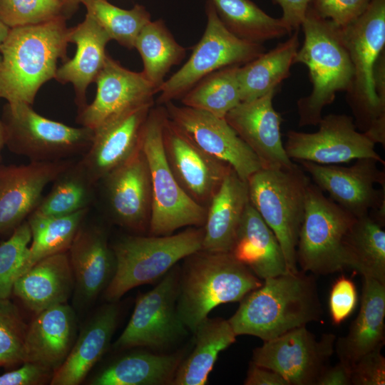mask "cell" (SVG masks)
Instances as JSON below:
<instances>
[{
  "label": "cell",
  "mask_w": 385,
  "mask_h": 385,
  "mask_svg": "<svg viewBox=\"0 0 385 385\" xmlns=\"http://www.w3.org/2000/svg\"><path fill=\"white\" fill-rule=\"evenodd\" d=\"M379 346L361 356L351 367L352 385H384L385 358Z\"/></svg>",
  "instance_id": "cell-46"
},
{
  "label": "cell",
  "mask_w": 385,
  "mask_h": 385,
  "mask_svg": "<svg viewBox=\"0 0 385 385\" xmlns=\"http://www.w3.org/2000/svg\"><path fill=\"white\" fill-rule=\"evenodd\" d=\"M69 28L60 16L10 29L0 46V98L32 105L39 88L54 78L58 61H67Z\"/></svg>",
  "instance_id": "cell-2"
},
{
  "label": "cell",
  "mask_w": 385,
  "mask_h": 385,
  "mask_svg": "<svg viewBox=\"0 0 385 385\" xmlns=\"http://www.w3.org/2000/svg\"><path fill=\"white\" fill-rule=\"evenodd\" d=\"M74 277L76 303L87 306L106 289L115 268L113 249L106 232L81 226L68 250Z\"/></svg>",
  "instance_id": "cell-23"
},
{
  "label": "cell",
  "mask_w": 385,
  "mask_h": 385,
  "mask_svg": "<svg viewBox=\"0 0 385 385\" xmlns=\"http://www.w3.org/2000/svg\"><path fill=\"white\" fill-rule=\"evenodd\" d=\"M316 385H351V369L339 361L322 372Z\"/></svg>",
  "instance_id": "cell-50"
},
{
  "label": "cell",
  "mask_w": 385,
  "mask_h": 385,
  "mask_svg": "<svg viewBox=\"0 0 385 385\" xmlns=\"http://www.w3.org/2000/svg\"><path fill=\"white\" fill-rule=\"evenodd\" d=\"M249 202L247 180L231 168L207 207L201 250L229 252Z\"/></svg>",
  "instance_id": "cell-29"
},
{
  "label": "cell",
  "mask_w": 385,
  "mask_h": 385,
  "mask_svg": "<svg viewBox=\"0 0 385 385\" xmlns=\"http://www.w3.org/2000/svg\"><path fill=\"white\" fill-rule=\"evenodd\" d=\"M180 270L174 266L153 289L138 296L132 316L115 341V349H161L187 334L188 328L176 308Z\"/></svg>",
  "instance_id": "cell-12"
},
{
  "label": "cell",
  "mask_w": 385,
  "mask_h": 385,
  "mask_svg": "<svg viewBox=\"0 0 385 385\" xmlns=\"http://www.w3.org/2000/svg\"><path fill=\"white\" fill-rule=\"evenodd\" d=\"M96 95L78 110L77 122L93 130L148 104L154 103L157 89L143 72L123 67L107 56L95 81Z\"/></svg>",
  "instance_id": "cell-17"
},
{
  "label": "cell",
  "mask_w": 385,
  "mask_h": 385,
  "mask_svg": "<svg viewBox=\"0 0 385 385\" xmlns=\"http://www.w3.org/2000/svg\"><path fill=\"white\" fill-rule=\"evenodd\" d=\"M311 178L298 165L262 168L247 180L251 205L275 235L289 272H297V246Z\"/></svg>",
  "instance_id": "cell-6"
},
{
  "label": "cell",
  "mask_w": 385,
  "mask_h": 385,
  "mask_svg": "<svg viewBox=\"0 0 385 385\" xmlns=\"http://www.w3.org/2000/svg\"><path fill=\"white\" fill-rule=\"evenodd\" d=\"M27 328L18 307L9 299L0 300V367L24 363Z\"/></svg>",
  "instance_id": "cell-41"
},
{
  "label": "cell",
  "mask_w": 385,
  "mask_h": 385,
  "mask_svg": "<svg viewBox=\"0 0 385 385\" xmlns=\"http://www.w3.org/2000/svg\"><path fill=\"white\" fill-rule=\"evenodd\" d=\"M337 337L319 339L306 326L265 341L253 350L252 362L279 374L289 385H316L334 351Z\"/></svg>",
  "instance_id": "cell-13"
},
{
  "label": "cell",
  "mask_w": 385,
  "mask_h": 385,
  "mask_svg": "<svg viewBox=\"0 0 385 385\" xmlns=\"http://www.w3.org/2000/svg\"><path fill=\"white\" fill-rule=\"evenodd\" d=\"M181 361L180 354L133 353L105 368L91 379L90 384H171Z\"/></svg>",
  "instance_id": "cell-33"
},
{
  "label": "cell",
  "mask_w": 385,
  "mask_h": 385,
  "mask_svg": "<svg viewBox=\"0 0 385 385\" xmlns=\"http://www.w3.org/2000/svg\"><path fill=\"white\" fill-rule=\"evenodd\" d=\"M276 89L229 111L225 120L260 160L262 168H289L294 163L282 140V117L273 106Z\"/></svg>",
  "instance_id": "cell-21"
},
{
  "label": "cell",
  "mask_w": 385,
  "mask_h": 385,
  "mask_svg": "<svg viewBox=\"0 0 385 385\" xmlns=\"http://www.w3.org/2000/svg\"><path fill=\"white\" fill-rule=\"evenodd\" d=\"M355 220L310 183L296 251L301 270L326 275L344 270V240Z\"/></svg>",
  "instance_id": "cell-10"
},
{
  "label": "cell",
  "mask_w": 385,
  "mask_h": 385,
  "mask_svg": "<svg viewBox=\"0 0 385 385\" xmlns=\"http://www.w3.org/2000/svg\"><path fill=\"white\" fill-rule=\"evenodd\" d=\"M299 47V30H295L284 42L239 66L241 101L260 98L289 78Z\"/></svg>",
  "instance_id": "cell-32"
},
{
  "label": "cell",
  "mask_w": 385,
  "mask_h": 385,
  "mask_svg": "<svg viewBox=\"0 0 385 385\" xmlns=\"http://www.w3.org/2000/svg\"><path fill=\"white\" fill-rule=\"evenodd\" d=\"M53 371L39 364L24 362L21 366L0 375V385H40L50 383Z\"/></svg>",
  "instance_id": "cell-47"
},
{
  "label": "cell",
  "mask_w": 385,
  "mask_h": 385,
  "mask_svg": "<svg viewBox=\"0 0 385 385\" xmlns=\"http://www.w3.org/2000/svg\"><path fill=\"white\" fill-rule=\"evenodd\" d=\"M282 9L280 18L289 33L299 30L303 22L307 10L312 0H272Z\"/></svg>",
  "instance_id": "cell-48"
},
{
  "label": "cell",
  "mask_w": 385,
  "mask_h": 385,
  "mask_svg": "<svg viewBox=\"0 0 385 385\" xmlns=\"http://www.w3.org/2000/svg\"><path fill=\"white\" fill-rule=\"evenodd\" d=\"M0 119L5 146L31 162L57 161L83 155L93 137V130L88 128L72 127L48 119L24 103H6Z\"/></svg>",
  "instance_id": "cell-9"
},
{
  "label": "cell",
  "mask_w": 385,
  "mask_h": 385,
  "mask_svg": "<svg viewBox=\"0 0 385 385\" xmlns=\"http://www.w3.org/2000/svg\"><path fill=\"white\" fill-rule=\"evenodd\" d=\"M163 145L180 186L195 202L207 207L232 167L198 148L168 116L163 128Z\"/></svg>",
  "instance_id": "cell-18"
},
{
  "label": "cell",
  "mask_w": 385,
  "mask_h": 385,
  "mask_svg": "<svg viewBox=\"0 0 385 385\" xmlns=\"http://www.w3.org/2000/svg\"><path fill=\"white\" fill-rule=\"evenodd\" d=\"M192 353L179 364L171 384L205 385L219 354L235 342L228 320L208 318L202 321L195 332Z\"/></svg>",
  "instance_id": "cell-31"
},
{
  "label": "cell",
  "mask_w": 385,
  "mask_h": 385,
  "mask_svg": "<svg viewBox=\"0 0 385 385\" xmlns=\"http://www.w3.org/2000/svg\"><path fill=\"white\" fill-rule=\"evenodd\" d=\"M101 181L103 182L108 207L115 222L136 232L148 230L152 187L148 162L141 145Z\"/></svg>",
  "instance_id": "cell-19"
},
{
  "label": "cell",
  "mask_w": 385,
  "mask_h": 385,
  "mask_svg": "<svg viewBox=\"0 0 385 385\" xmlns=\"http://www.w3.org/2000/svg\"><path fill=\"white\" fill-rule=\"evenodd\" d=\"M369 215L356 218L343 244L346 268L385 284V232Z\"/></svg>",
  "instance_id": "cell-34"
},
{
  "label": "cell",
  "mask_w": 385,
  "mask_h": 385,
  "mask_svg": "<svg viewBox=\"0 0 385 385\" xmlns=\"http://www.w3.org/2000/svg\"><path fill=\"white\" fill-rule=\"evenodd\" d=\"M262 282L230 253L199 250L187 257L180 270L176 308L192 333L217 306L240 302Z\"/></svg>",
  "instance_id": "cell-5"
},
{
  "label": "cell",
  "mask_w": 385,
  "mask_h": 385,
  "mask_svg": "<svg viewBox=\"0 0 385 385\" xmlns=\"http://www.w3.org/2000/svg\"><path fill=\"white\" fill-rule=\"evenodd\" d=\"M164 105L168 118L180 130L201 150L230 165L242 180L262 168L258 158L225 118L173 101Z\"/></svg>",
  "instance_id": "cell-16"
},
{
  "label": "cell",
  "mask_w": 385,
  "mask_h": 385,
  "mask_svg": "<svg viewBox=\"0 0 385 385\" xmlns=\"http://www.w3.org/2000/svg\"><path fill=\"white\" fill-rule=\"evenodd\" d=\"M354 77L346 91V101L358 130L375 144L385 146V97L375 84L377 61L384 51L385 0H371L366 11L354 21L342 27Z\"/></svg>",
  "instance_id": "cell-4"
},
{
  "label": "cell",
  "mask_w": 385,
  "mask_h": 385,
  "mask_svg": "<svg viewBox=\"0 0 385 385\" xmlns=\"http://www.w3.org/2000/svg\"><path fill=\"white\" fill-rule=\"evenodd\" d=\"M4 146H5L4 129L2 122L0 119V158H1V150H3Z\"/></svg>",
  "instance_id": "cell-53"
},
{
  "label": "cell",
  "mask_w": 385,
  "mask_h": 385,
  "mask_svg": "<svg viewBox=\"0 0 385 385\" xmlns=\"http://www.w3.org/2000/svg\"><path fill=\"white\" fill-rule=\"evenodd\" d=\"M239 66L222 68L200 80L180 98L183 105L225 118L241 102Z\"/></svg>",
  "instance_id": "cell-39"
},
{
  "label": "cell",
  "mask_w": 385,
  "mask_h": 385,
  "mask_svg": "<svg viewBox=\"0 0 385 385\" xmlns=\"http://www.w3.org/2000/svg\"><path fill=\"white\" fill-rule=\"evenodd\" d=\"M52 183L51 190L42 197L31 215L56 217L89 208L96 184L91 180L79 160L73 162Z\"/></svg>",
  "instance_id": "cell-38"
},
{
  "label": "cell",
  "mask_w": 385,
  "mask_h": 385,
  "mask_svg": "<svg viewBox=\"0 0 385 385\" xmlns=\"http://www.w3.org/2000/svg\"><path fill=\"white\" fill-rule=\"evenodd\" d=\"M225 26L240 39L263 42L290 34L281 19L273 18L250 0H211Z\"/></svg>",
  "instance_id": "cell-35"
},
{
  "label": "cell",
  "mask_w": 385,
  "mask_h": 385,
  "mask_svg": "<svg viewBox=\"0 0 385 385\" xmlns=\"http://www.w3.org/2000/svg\"><path fill=\"white\" fill-rule=\"evenodd\" d=\"M10 28L0 20V46L9 34Z\"/></svg>",
  "instance_id": "cell-52"
},
{
  "label": "cell",
  "mask_w": 385,
  "mask_h": 385,
  "mask_svg": "<svg viewBox=\"0 0 385 385\" xmlns=\"http://www.w3.org/2000/svg\"><path fill=\"white\" fill-rule=\"evenodd\" d=\"M301 27L304 40L294 58L309 70L312 90L297 102L299 125H317L324 107L351 88L354 68L340 27L319 16L310 4Z\"/></svg>",
  "instance_id": "cell-3"
},
{
  "label": "cell",
  "mask_w": 385,
  "mask_h": 385,
  "mask_svg": "<svg viewBox=\"0 0 385 385\" xmlns=\"http://www.w3.org/2000/svg\"><path fill=\"white\" fill-rule=\"evenodd\" d=\"M31 240V230L26 220L7 240L0 243V300L8 299L12 295L14 284L27 258Z\"/></svg>",
  "instance_id": "cell-42"
},
{
  "label": "cell",
  "mask_w": 385,
  "mask_h": 385,
  "mask_svg": "<svg viewBox=\"0 0 385 385\" xmlns=\"http://www.w3.org/2000/svg\"><path fill=\"white\" fill-rule=\"evenodd\" d=\"M88 211L89 208H86L56 217L30 215L26 220L31 230V244L20 274L43 258L68 252Z\"/></svg>",
  "instance_id": "cell-36"
},
{
  "label": "cell",
  "mask_w": 385,
  "mask_h": 385,
  "mask_svg": "<svg viewBox=\"0 0 385 385\" xmlns=\"http://www.w3.org/2000/svg\"><path fill=\"white\" fill-rule=\"evenodd\" d=\"M76 335L73 309L66 303L36 314L28 325L24 362H31L55 371L65 361Z\"/></svg>",
  "instance_id": "cell-24"
},
{
  "label": "cell",
  "mask_w": 385,
  "mask_h": 385,
  "mask_svg": "<svg viewBox=\"0 0 385 385\" xmlns=\"http://www.w3.org/2000/svg\"><path fill=\"white\" fill-rule=\"evenodd\" d=\"M298 270L264 279L227 319L235 334L267 341L319 321L322 306L314 277Z\"/></svg>",
  "instance_id": "cell-1"
},
{
  "label": "cell",
  "mask_w": 385,
  "mask_h": 385,
  "mask_svg": "<svg viewBox=\"0 0 385 385\" xmlns=\"http://www.w3.org/2000/svg\"><path fill=\"white\" fill-rule=\"evenodd\" d=\"M153 104L141 106L93 130L92 143L79 160L96 184L125 162L141 145Z\"/></svg>",
  "instance_id": "cell-22"
},
{
  "label": "cell",
  "mask_w": 385,
  "mask_h": 385,
  "mask_svg": "<svg viewBox=\"0 0 385 385\" xmlns=\"http://www.w3.org/2000/svg\"><path fill=\"white\" fill-rule=\"evenodd\" d=\"M245 385H289L288 382L277 372L270 369L250 364Z\"/></svg>",
  "instance_id": "cell-49"
},
{
  "label": "cell",
  "mask_w": 385,
  "mask_h": 385,
  "mask_svg": "<svg viewBox=\"0 0 385 385\" xmlns=\"http://www.w3.org/2000/svg\"><path fill=\"white\" fill-rule=\"evenodd\" d=\"M63 6V15L67 19L78 9L82 0H61Z\"/></svg>",
  "instance_id": "cell-51"
},
{
  "label": "cell",
  "mask_w": 385,
  "mask_h": 385,
  "mask_svg": "<svg viewBox=\"0 0 385 385\" xmlns=\"http://www.w3.org/2000/svg\"><path fill=\"white\" fill-rule=\"evenodd\" d=\"M60 16H63L61 0H0V20L10 29L44 23Z\"/></svg>",
  "instance_id": "cell-43"
},
{
  "label": "cell",
  "mask_w": 385,
  "mask_h": 385,
  "mask_svg": "<svg viewBox=\"0 0 385 385\" xmlns=\"http://www.w3.org/2000/svg\"><path fill=\"white\" fill-rule=\"evenodd\" d=\"M165 107H153L146 120L141 148L146 158L152 187L151 235L173 234L183 227H202L207 207L190 198L180 186L167 162L163 145Z\"/></svg>",
  "instance_id": "cell-8"
},
{
  "label": "cell",
  "mask_w": 385,
  "mask_h": 385,
  "mask_svg": "<svg viewBox=\"0 0 385 385\" xmlns=\"http://www.w3.org/2000/svg\"><path fill=\"white\" fill-rule=\"evenodd\" d=\"M207 16L205 32L188 60L159 87L160 104L180 98L200 80L219 69L242 66L265 52L262 44L232 34L220 20L212 3L207 9Z\"/></svg>",
  "instance_id": "cell-11"
},
{
  "label": "cell",
  "mask_w": 385,
  "mask_h": 385,
  "mask_svg": "<svg viewBox=\"0 0 385 385\" xmlns=\"http://www.w3.org/2000/svg\"><path fill=\"white\" fill-rule=\"evenodd\" d=\"M371 0H312L310 6L322 18L342 28L358 19Z\"/></svg>",
  "instance_id": "cell-44"
},
{
  "label": "cell",
  "mask_w": 385,
  "mask_h": 385,
  "mask_svg": "<svg viewBox=\"0 0 385 385\" xmlns=\"http://www.w3.org/2000/svg\"><path fill=\"white\" fill-rule=\"evenodd\" d=\"M203 227H190L178 234L127 236L112 247L115 268L104 297L115 302L131 289L153 283L180 260L200 250Z\"/></svg>",
  "instance_id": "cell-7"
},
{
  "label": "cell",
  "mask_w": 385,
  "mask_h": 385,
  "mask_svg": "<svg viewBox=\"0 0 385 385\" xmlns=\"http://www.w3.org/2000/svg\"><path fill=\"white\" fill-rule=\"evenodd\" d=\"M73 162L0 164V235L13 232L26 221L39 204L46 186Z\"/></svg>",
  "instance_id": "cell-20"
},
{
  "label": "cell",
  "mask_w": 385,
  "mask_h": 385,
  "mask_svg": "<svg viewBox=\"0 0 385 385\" xmlns=\"http://www.w3.org/2000/svg\"><path fill=\"white\" fill-rule=\"evenodd\" d=\"M357 292L354 282L341 275L332 286L329 297V310L334 324H342L354 310Z\"/></svg>",
  "instance_id": "cell-45"
},
{
  "label": "cell",
  "mask_w": 385,
  "mask_h": 385,
  "mask_svg": "<svg viewBox=\"0 0 385 385\" xmlns=\"http://www.w3.org/2000/svg\"><path fill=\"white\" fill-rule=\"evenodd\" d=\"M317 125L319 129L314 133L287 132L284 146L292 160L338 165L371 158L384 163L374 149L375 143L357 130L353 117L329 114L322 117Z\"/></svg>",
  "instance_id": "cell-14"
},
{
  "label": "cell",
  "mask_w": 385,
  "mask_h": 385,
  "mask_svg": "<svg viewBox=\"0 0 385 385\" xmlns=\"http://www.w3.org/2000/svg\"><path fill=\"white\" fill-rule=\"evenodd\" d=\"M74 284L68 254L65 252L41 260L20 274L14 284L12 294L36 314L66 303Z\"/></svg>",
  "instance_id": "cell-25"
},
{
  "label": "cell",
  "mask_w": 385,
  "mask_h": 385,
  "mask_svg": "<svg viewBox=\"0 0 385 385\" xmlns=\"http://www.w3.org/2000/svg\"><path fill=\"white\" fill-rule=\"evenodd\" d=\"M118 316L115 302L101 307L81 329L66 359L53 372L50 384H79L108 349Z\"/></svg>",
  "instance_id": "cell-26"
},
{
  "label": "cell",
  "mask_w": 385,
  "mask_h": 385,
  "mask_svg": "<svg viewBox=\"0 0 385 385\" xmlns=\"http://www.w3.org/2000/svg\"><path fill=\"white\" fill-rule=\"evenodd\" d=\"M81 4L111 40L128 49L134 48L140 31L150 21L148 11L139 4L123 9L108 0H82Z\"/></svg>",
  "instance_id": "cell-40"
},
{
  "label": "cell",
  "mask_w": 385,
  "mask_h": 385,
  "mask_svg": "<svg viewBox=\"0 0 385 385\" xmlns=\"http://www.w3.org/2000/svg\"><path fill=\"white\" fill-rule=\"evenodd\" d=\"M111 40L88 14L81 23L69 28L68 41L76 45V51L73 58L58 68L54 78L61 83H71L73 86L78 110L87 104L86 89L104 66L108 56L106 47Z\"/></svg>",
  "instance_id": "cell-27"
},
{
  "label": "cell",
  "mask_w": 385,
  "mask_h": 385,
  "mask_svg": "<svg viewBox=\"0 0 385 385\" xmlns=\"http://www.w3.org/2000/svg\"><path fill=\"white\" fill-rule=\"evenodd\" d=\"M229 253L260 279L289 272L275 235L250 202Z\"/></svg>",
  "instance_id": "cell-30"
},
{
  "label": "cell",
  "mask_w": 385,
  "mask_h": 385,
  "mask_svg": "<svg viewBox=\"0 0 385 385\" xmlns=\"http://www.w3.org/2000/svg\"><path fill=\"white\" fill-rule=\"evenodd\" d=\"M134 48L143 63L142 72L157 92L170 69L185 56V48L176 41L161 20H150L143 26Z\"/></svg>",
  "instance_id": "cell-37"
},
{
  "label": "cell",
  "mask_w": 385,
  "mask_h": 385,
  "mask_svg": "<svg viewBox=\"0 0 385 385\" xmlns=\"http://www.w3.org/2000/svg\"><path fill=\"white\" fill-rule=\"evenodd\" d=\"M361 306L348 333L336 339L339 361L351 369L363 355L383 346L385 333V284L363 277Z\"/></svg>",
  "instance_id": "cell-28"
},
{
  "label": "cell",
  "mask_w": 385,
  "mask_h": 385,
  "mask_svg": "<svg viewBox=\"0 0 385 385\" xmlns=\"http://www.w3.org/2000/svg\"><path fill=\"white\" fill-rule=\"evenodd\" d=\"M314 184L344 210L359 218L385 209V173L378 161L362 158L349 167L298 161Z\"/></svg>",
  "instance_id": "cell-15"
}]
</instances>
